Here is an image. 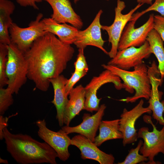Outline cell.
<instances>
[{
  "label": "cell",
  "instance_id": "6da1fadb",
  "mask_svg": "<svg viewBox=\"0 0 164 164\" xmlns=\"http://www.w3.org/2000/svg\"><path fill=\"white\" fill-rule=\"evenodd\" d=\"M75 50L49 32L37 39L24 54L28 67V78L36 88L47 91L50 80L60 75L72 58Z\"/></svg>",
  "mask_w": 164,
  "mask_h": 164
},
{
  "label": "cell",
  "instance_id": "7a4b0ae2",
  "mask_svg": "<svg viewBox=\"0 0 164 164\" xmlns=\"http://www.w3.org/2000/svg\"><path fill=\"white\" fill-rule=\"evenodd\" d=\"M3 132L6 150L17 163L57 164V153L46 142H40L27 134L12 133L7 127Z\"/></svg>",
  "mask_w": 164,
  "mask_h": 164
},
{
  "label": "cell",
  "instance_id": "3957f363",
  "mask_svg": "<svg viewBox=\"0 0 164 164\" xmlns=\"http://www.w3.org/2000/svg\"><path fill=\"white\" fill-rule=\"evenodd\" d=\"M104 69L111 71L119 77L123 81L125 90L134 95L119 100L126 103H134L138 100L144 98L149 100L151 92V84L148 73V66L143 63L134 67L132 71L121 69L116 66L108 64H103Z\"/></svg>",
  "mask_w": 164,
  "mask_h": 164
},
{
  "label": "cell",
  "instance_id": "277c9868",
  "mask_svg": "<svg viewBox=\"0 0 164 164\" xmlns=\"http://www.w3.org/2000/svg\"><path fill=\"white\" fill-rule=\"evenodd\" d=\"M6 74L7 87L17 94L28 78V67L24 54L14 44L8 45Z\"/></svg>",
  "mask_w": 164,
  "mask_h": 164
},
{
  "label": "cell",
  "instance_id": "5b68a950",
  "mask_svg": "<svg viewBox=\"0 0 164 164\" xmlns=\"http://www.w3.org/2000/svg\"><path fill=\"white\" fill-rule=\"evenodd\" d=\"M43 16L39 13L26 28L20 27L13 22L9 29L11 43L16 45L24 53L27 51L35 41L47 32L42 21Z\"/></svg>",
  "mask_w": 164,
  "mask_h": 164
},
{
  "label": "cell",
  "instance_id": "8992f818",
  "mask_svg": "<svg viewBox=\"0 0 164 164\" xmlns=\"http://www.w3.org/2000/svg\"><path fill=\"white\" fill-rule=\"evenodd\" d=\"M143 4L138 3L134 8L126 14L122 13L126 5L125 2L117 0L116 6L114 9L115 17L113 22L110 26L102 25L101 29L105 31L108 35V41L111 44L108 55L111 58L116 55L121 36L127 24L130 20L134 12Z\"/></svg>",
  "mask_w": 164,
  "mask_h": 164
},
{
  "label": "cell",
  "instance_id": "52a82bcc",
  "mask_svg": "<svg viewBox=\"0 0 164 164\" xmlns=\"http://www.w3.org/2000/svg\"><path fill=\"white\" fill-rule=\"evenodd\" d=\"M144 117L145 122L151 124L153 129L150 132L148 127H143L138 130V138H142L144 141L139 152L148 158V163L156 164L154 160L155 157L159 153L164 155V125L159 130L153 124L150 116L149 118L146 115Z\"/></svg>",
  "mask_w": 164,
  "mask_h": 164
},
{
  "label": "cell",
  "instance_id": "ba28073f",
  "mask_svg": "<svg viewBox=\"0 0 164 164\" xmlns=\"http://www.w3.org/2000/svg\"><path fill=\"white\" fill-rule=\"evenodd\" d=\"M98 76H94L84 87L85 100L84 110L90 112L97 111L99 108L101 98L97 96V91L102 85L111 83L118 90L125 89V86L121 79L110 70L105 69Z\"/></svg>",
  "mask_w": 164,
  "mask_h": 164
},
{
  "label": "cell",
  "instance_id": "9c48e42d",
  "mask_svg": "<svg viewBox=\"0 0 164 164\" xmlns=\"http://www.w3.org/2000/svg\"><path fill=\"white\" fill-rule=\"evenodd\" d=\"M36 124L38 128L37 133L39 138L55 151L61 160H67L70 156L68 147L71 142V139L68 134L62 129L57 132L50 129L46 126L44 119L37 120Z\"/></svg>",
  "mask_w": 164,
  "mask_h": 164
},
{
  "label": "cell",
  "instance_id": "30bf717a",
  "mask_svg": "<svg viewBox=\"0 0 164 164\" xmlns=\"http://www.w3.org/2000/svg\"><path fill=\"white\" fill-rule=\"evenodd\" d=\"M154 15H150L147 21L140 27L135 28L137 20H131L126 25L118 44V51L129 47H139L146 41L148 35L153 29Z\"/></svg>",
  "mask_w": 164,
  "mask_h": 164
},
{
  "label": "cell",
  "instance_id": "8fae6325",
  "mask_svg": "<svg viewBox=\"0 0 164 164\" xmlns=\"http://www.w3.org/2000/svg\"><path fill=\"white\" fill-rule=\"evenodd\" d=\"M144 101L141 99L132 109L128 111L123 109L119 119L120 130L123 136L122 143L124 146L136 142L138 138L135 124L137 119L143 114H151L152 111L147 107H143Z\"/></svg>",
  "mask_w": 164,
  "mask_h": 164
},
{
  "label": "cell",
  "instance_id": "7c38bea8",
  "mask_svg": "<svg viewBox=\"0 0 164 164\" xmlns=\"http://www.w3.org/2000/svg\"><path fill=\"white\" fill-rule=\"evenodd\" d=\"M151 54L149 44L146 40L140 47L132 46L118 51L115 56L107 64L129 70L142 63L143 60L148 58Z\"/></svg>",
  "mask_w": 164,
  "mask_h": 164
},
{
  "label": "cell",
  "instance_id": "4fadbf2b",
  "mask_svg": "<svg viewBox=\"0 0 164 164\" xmlns=\"http://www.w3.org/2000/svg\"><path fill=\"white\" fill-rule=\"evenodd\" d=\"M148 73L151 84V92L149 100L148 107L152 112V116L159 123L164 125V101H160L162 93L158 90V87L162 84L163 79H162L158 66L154 61L150 66H148Z\"/></svg>",
  "mask_w": 164,
  "mask_h": 164
},
{
  "label": "cell",
  "instance_id": "5bb4252c",
  "mask_svg": "<svg viewBox=\"0 0 164 164\" xmlns=\"http://www.w3.org/2000/svg\"><path fill=\"white\" fill-rule=\"evenodd\" d=\"M102 9L98 12L93 21L89 26L83 30H79L74 43L78 49H84L88 46L97 47L105 53L108 52L104 47L105 41L102 39L101 35V26L100 18L103 13Z\"/></svg>",
  "mask_w": 164,
  "mask_h": 164
},
{
  "label": "cell",
  "instance_id": "9a60e30c",
  "mask_svg": "<svg viewBox=\"0 0 164 164\" xmlns=\"http://www.w3.org/2000/svg\"><path fill=\"white\" fill-rule=\"evenodd\" d=\"M106 108L105 104H103L94 114L91 116L88 113L84 114L82 118L83 121L79 125L73 127L65 125L62 127L61 129L68 135L77 133L94 142Z\"/></svg>",
  "mask_w": 164,
  "mask_h": 164
},
{
  "label": "cell",
  "instance_id": "2e32d148",
  "mask_svg": "<svg viewBox=\"0 0 164 164\" xmlns=\"http://www.w3.org/2000/svg\"><path fill=\"white\" fill-rule=\"evenodd\" d=\"M71 145L78 148L81 157L84 160L91 159L100 164H113L115 159L111 154H107L100 150L94 143L84 136L79 134L71 138Z\"/></svg>",
  "mask_w": 164,
  "mask_h": 164
},
{
  "label": "cell",
  "instance_id": "e0dca14e",
  "mask_svg": "<svg viewBox=\"0 0 164 164\" xmlns=\"http://www.w3.org/2000/svg\"><path fill=\"white\" fill-rule=\"evenodd\" d=\"M51 6L53 11L51 18L60 23H67L79 30L83 25L80 16L73 9L69 0H44Z\"/></svg>",
  "mask_w": 164,
  "mask_h": 164
},
{
  "label": "cell",
  "instance_id": "ac0fdd59",
  "mask_svg": "<svg viewBox=\"0 0 164 164\" xmlns=\"http://www.w3.org/2000/svg\"><path fill=\"white\" fill-rule=\"evenodd\" d=\"M68 79L62 75L51 79L50 84L54 90V98L51 102L55 106L56 111V118L59 126L64 124L63 117L65 108L68 101L65 86Z\"/></svg>",
  "mask_w": 164,
  "mask_h": 164
},
{
  "label": "cell",
  "instance_id": "d6986e66",
  "mask_svg": "<svg viewBox=\"0 0 164 164\" xmlns=\"http://www.w3.org/2000/svg\"><path fill=\"white\" fill-rule=\"evenodd\" d=\"M69 95V99L65 108L63 117L64 124L68 126L71 121L84 109L85 100L84 87L80 84L73 87Z\"/></svg>",
  "mask_w": 164,
  "mask_h": 164
},
{
  "label": "cell",
  "instance_id": "ffe728a7",
  "mask_svg": "<svg viewBox=\"0 0 164 164\" xmlns=\"http://www.w3.org/2000/svg\"><path fill=\"white\" fill-rule=\"evenodd\" d=\"M44 29L58 37L63 43L69 45L74 44L79 30L77 28L67 23H60L51 18L42 19Z\"/></svg>",
  "mask_w": 164,
  "mask_h": 164
},
{
  "label": "cell",
  "instance_id": "44dd1931",
  "mask_svg": "<svg viewBox=\"0 0 164 164\" xmlns=\"http://www.w3.org/2000/svg\"><path fill=\"white\" fill-rule=\"evenodd\" d=\"M14 3L9 0H0V43H11L9 29L13 23L10 17L15 9Z\"/></svg>",
  "mask_w": 164,
  "mask_h": 164
},
{
  "label": "cell",
  "instance_id": "7402d4cb",
  "mask_svg": "<svg viewBox=\"0 0 164 164\" xmlns=\"http://www.w3.org/2000/svg\"><path fill=\"white\" fill-rule=\"evenodd\" d=\"M99 133L96 136L94 143L98 147L108 140L123 139L120 130L119 119L110 121H101L99 127Z\"/></svg>",
  "mask_w": 164,
  "mask_h": 164
},
{
  "label": "cell",
  "instance_id": "603a6c76",
  "mask_svg": "<svg viewBox=\"0 0 164 164\" xmlns=\"http://www.w3.org/2000/svg\"><path fill=\"white\" fill-rule=\"evenodd\" d=\"M149 43L152 53L157 59L159 63L158 69L161 78H164V47L163 41L158 32L154 29L149 33L146 39Z\"/></svg>",
  "mask_w": 164,
  "mask_h": 164
},
{
  "label": "cell",
  "instance_id": "cb8c5ba5",
  "mask_svg": "<svg viewBox=\"0 0 164 164\" xmlns=\"http://www.w3.org/2000/svg\"><path fill=\"white\" fill-rule=\"evenodd\" d=\"M8 45L0 43V87L8 84L6 69L8 60Z\"/></svg>",
  "mask_w": 164,
  "mask_h": 164
},
{
  "label": "cell",
  "instance_id": "d4e9b609",
  "mask_svg": "<svg viewBox=\"0 0 164 164\" xmlns=\"http://www.w3.org/2000/svg\"><path fill=\"white\" fill-rule=\"evenodd\" d=\"M143 142L139 141L137 146L130 149L124 160L118 162V164H136L148 161V158L142 155L139 154V152L143 144Z\"/></svg>",
  "mask_w": 164,
  "mask_h": 164
},
{
  "label": "cell",
  "instance_id": "484cf974",
  "mask_svg": "<svg viewBox=\"0 0 164 164\" xmlns=\"http://www.w3.org/2000/svg\"><path fill=\"white\" fill-rule=\"evenodd\" d=\"M13 94L8 87H0V115H3L13 103Z\"/></svg>",
  "mask_w": 164,
  "mask_h": 164
},
{
  "label": "cell",
  "instance_id": "4316f807",
  "mask_svg": "<svg viewBox=\"0 0 164 164\" xmlns=\"http://www.w3.org/2000/svg\"><path fill=\"white\" fill-rule=\"evenodd\" d=\"M151 11L157 12L161 15L164 17V0H155L154 2L145 10L140 12L134 13L132 19L137 20L143 15Z\"/></svg>",
  "mask_w": 164,
  "mask_h": 164
},
{
  "label": "cell",
  "instance_id": "83f0119b",
  "mask_svg": "<svg viewBox=\"0 0 164 164\" xmlns=\"http://www.w3.org/2000/svg\"><path fill=\"white\" fill-rule=\"evenodd\" d=\"M84 49H78V54L76 61L74 63L75 71H88V66L84 53Z\"/></svg>",
  "mask_w": 164,
  "mask_h": 164
},
{
  "label": "cell",
  "instance_id": "f1b7e54d",
  "mask_svg": "<svg viewBox=\"0 0 164 164\" xmlns=\"http://www.w3.org/2000/svg\"><path fill=\"white\" fill-rule=\"evenodd\" d=\"M88 71H75L72 73L70 78L67 80L65 86L67 94L68 96L70 91L73 88L74 85L82 77L87 74Z\"/></svg>",
  "mask_w": 164,
  "mask_h": 164
},
{
  "label": "cell",
  "instance_id": "f546056e",
  "mask_svg": "<svg viewBox=\"0 0 164 164\" xmlns=\"http://www.w3.org/2000/svg\"><path fill=\"white\" fill-rule=\"evenodd\" d=\"M153 29L158 32L164 41V17L159 15H154Z\"/></svg>",
  "mask_w": 164,
  "mask_h": 164
},
{
  "label": "cell",
  "instance_id": "4dcf8cb0",
  "mask_svg": "<svg viewBox=\"0 0 164 164\" xmlns=\"http://www.w3.org/2000/svg\"><path fill=\"white\" fill-rule=\"evenodd\" d=\"M43 0H16L17 3L22 7L30 6L36 9L39 8L36 4L37 3L42 2Z\"/></svg>",
  "mask_w": 164,
  "mask_h": 164
},
{
  "label": "cell",
  "instance_id": "1f68e13d",
  "mask_svg": "<svg viewBox=\"0 0 164 164\" xmlns=\"http://www.w3.org/2000/svg\"><path fill=\"white\" fill-rule=\"evenodd\" d=\"M7 119L4 117L3 115H0V139L1 140L4 139L3 130L7 127Z\"/></svg>",
  "mask_w": 164,
  "mask_h": 164
},
{
  "label": "cell",
  "instance_id": "d6a6232c",
  "mask_svg": "<svg viewBox=\"0 0 164 164\" xmlns=\"http://www.w3.org/2000/svg\"><path fill=\"white\" fill-rule=\"evenodd\" d=\"M137 2L139 4H146L151 5L153 0H136Z\"/></svg>",
  "mask_w": 164,
  "mask_h": 164
},
{
  "label": "cell",
  "instance_id": "836d02e7",
  "mask_svg": "<svg viewBox=\"0 0 164 164\" xmlns=\"http://www.w3.org/2000/svg\"><path fill=\"white\" fill-rule=\"evenodd\" d=\"M0 163H4L5 164H8L9 162L7 160L3 159L1 158H0Z\"/></svg>",
  "mask_w": 164,
  "mask_h": 164
},
{
  "label": "cell",
  "instance_id": "e575fe53",
  "mask_svg": "<svg viewBox=\"0 0 164 164\" xmlns=\"http://www.w3.org/2000/svg\"><path fill=\"white\" fill-rule=\"evenodd\" d=\"M79 0H73V2L75 4L77 3Z\"/></svg>",
  "mask_w": 164,
  "mask_h": 164
},
{
  "label": "cell",
  "instance_id": "d590c367",
  "mask_svg": "<svg viewBox=\"0 0 164 164\" xmlns=\"http://www.w3.org/2000/svg\"><path fill=\"white\" fill-rule=\"evenodd\" d=\"M105 0L108 1H109V0Z\"/></svg>",
  "mask_w": 164,
  "mask_h": 164
}]
</instances>
